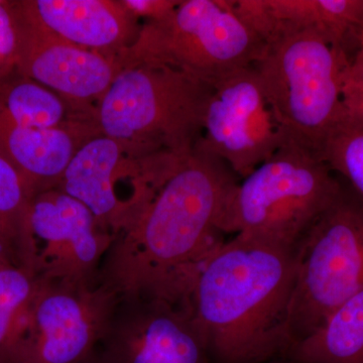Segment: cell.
Wrapping results in <instances>:
<instances>
[{
  "instance_id": "ba28073f",
  "label": "cell",
  "mask_w": 363,
  "mask_h": 363,
  "mask_svg": "<svg viewBox=\"0 0 363 363\" xmlns=\"http://www.w3.org/2000/svg\"><path fill=\"white\" fill-rule=\"evenodd\" d=\"M119 302L96 283L40 278L16 363H81L104 337Z\"/></svg>"
},
{
  "instance_id": "d4e9b609",
  "label": "cell",
  "mask_w": 363,
  "mask_h": 363,
  "mask_svg": "<svg viewBox=\"0 0 363 363\" xmlns=\"http://www.w3.org/2000/svg\"><path fill=\"white\" fill-rule=\"evenodd\" d=\"M81 363H105L104 360L102 359L101 355L98 352V350L95 351L91 357L85 359L84 362Z\"/></svg>"
},
{
  "instance_id": "5bb4252c",
  "label": "cell",
  "mask_w": 363,
  "mask_h": 363,
  "mask_svg": "<svg viewBox=\"0 0 363 363\" xmlns=\"http://www.w3.org/2000/svg\"><path fill=\"white\" fill-rule=\"evenodd\" d=\"M123 152L107 136L92 138L76 150L58 186L60 191L85 205L100 228L114 236L123 233L135 217L116 192Z\"/></svg>"
},
{
  "instance_id": "52a82bcc",
  "label": "cell",
  "mask_w": 363,
  "mask_h": 363,
  "mask_svg": "<svg viewBox=\"0 0 363 363\" xmlns=\"http://www.w3.org/2000/svg\"><path fill=\"white\" fill-rule=\"evenodd\" d=\"M264 47L227 0H187L164 18L149 21L128 49L126 66H168L214 85L252 66Z\"/></svg>"
},
{
  "instance_id": "7a4b0ae2",
  "label": "cell",
  "mask_w": 363,
  "mask_h": 363,
  "mask_svg": "<svg viewBox=\"0 0 363 363\" xmlns=\"http://www.w3.org/2000/svg\"><path fill=\"white\" fill-rule=\"evenodd\" d=\"M298 247L234 235L207 259L193 313L214 363H266L290 347L288 321Z\"/></svg>"
},
{
  "instance_id": "30bf717a",
  "label": "cell",
  "mask_w": 363,
  "mask_h": 363,
  "mask_svg": "<svg viewBox=\"0 0 363 363\" xmlns=\"http://www.w3.org/2000/svg\"><path fill=\"white\" fill-rule=\"evenodd\" d=\"M97 350L105 363H214L191 298H119Z\"/></svg>"
},
{
  "instance_id": "8fae6325",
  "label": "cell",
  "mask_w": 363,
  "mask_h": 363,
  "mask_svg": "<svg viewBox=\"0 0 363 363\" xmlns=\"http://www.w3.org/2000/svg\"><path fill=\"white\" fill-rule=\"evenodd\" d=\"M28 222L38 277L99 281L100 267L116 236L100 228L85 205L52 189L33 198Z\"/></svg>"
},
{
  "instance_id": "44dd1931",
  "label": "cell",
  "mask_w": 363,
  "mask_h": 363,
  "mask_svg": "<svg viewBox=\"0 0 363 363\" xmlns=\"http://www.w3.org/2000/svg\"><path fill=\"white\" fill-rule=\"evenodd\" d=\"M320 157L363 198V126L339 123Z\"/></svg>"
},
{
  "instance_id": "ac0fdd59",
  "label": "cell",
  "mask_w": 363,
  "mask_h": 363,
  "mask_svg": "<svg viewBox=\"0 0 363 363\" xmlns=\"http://www.w3.org/2000/svg\"><path fill=\"white\" fill-rule=\"evenodd\" d=\"M63 100L32 79L14 70L0 78V116L16 125L51 130L61 128Z\"/></svg>"
},
{
  "instance_id": "8992f818",
  "label": "cell",
  "mask_w": 363,
  "mask_h": 363,
  "mask_svg": "<svg viewBox=\"0 0 363 363\" xmlns=\"http://www.w3.org/2000/svg\"><path fill=\"white\" fill-rule=\"evenodd\" d=\"M341 181L334 201L298 245L288 321L291 345L311 335L363 290V198Z\"/></svg>"
},
{
  "instance_id": "6da1fadb",
  "label": "cell",
  "mask_w": 363,
  "mask_h": 363,
  "mask_svg": "<svg viewBox=\"0 0 363 363\" xmlns=\"http://www.w3.org/2000/svg\"><path fill=\"white\" fill-rule=\"evenodd\" d=\"M238 179L221 159L196 147L117 234L100 283L119 298H191L205 262L227 240L222 221Z\"/></svg>"
},
{
  "instance_id": "cb8c5ba5",
  "label": "cell",
  "mask_w": 363,
  "mask_h": 363,
  "mask_svg": "<svg viewBox=\"0 0 363 363\" xmlns=\"http://www.w3.org/2000/svg\"><path fill=\"white\" fill-rule=\"evenodd\" d=\"M9 262L13 264L11 253H9V248H7L6 243L0 238V267L9 264Z\"/></svg>"
},
{
  "instance_id": "ffe728a7",
  "label": "cell",
  "mask_w": 363,
  "mask_h": 363,
  "mask_svg": "<svg viewBox=\"0 0 363 363\" xmlns=\"http://www.w3.org/2000/svg\"><path fill=\"white\" fill-rule=\"evenodd\" d=\"M33 196L20 172L0 152V216L13 229L21 264H30L33 247L30 206Z\"/></svg>"
},
{
  "instance_id": "4316f807",
  "label": "cell",
  "mask_w": 363,
  "mask_h": 363,
  "mask_svg": "<svg viewBox=\"0 0 363 363\" xmlns=\"http://www.w3.org/2000/svg\"><path fill=\"white\" fill-rule=\"evenodd\" d=\"M362 47H363V38H362V45H360V48H362Z\"/></svg>"
},
{
  "instance_id": "d6986e66",
  "label": "cell",
  "mask_w": 363,
  "mask_h": 363,
  "mask_svg": "<svg viewBox=\"0 0 363 363\" xmlns=\"http://www.w3.org/2000/svg\"><path fill=\"white\" fill-rule=\"evenodd\" d=\"M39 277L18 264L0 267V363H16Z\"/></svg>"
},
{
  "instance_id": "9c48e42d",
  "label": "cell",
  "mask_w": 363,
  "mask_h": 363,
  "mask_svg": "<svg viewBox=\"0 0 363 363\" xmlns=\"http://www.w3.org/2000/svg\"><path fill=\"white\" fill-rule=\"evenodd\" d=\"M286 142L253 65L215 83L198 147L221 159L241 180Z\"/></svg>"
},
{
  "instance_id": "484cf974",
  "label": "cell",
  "mask_w": 363,
  "mask_h": 363,
  "mask_svg": "<svg viewBox=\"0 0 363 363\" xmlns=\"http://www.w3.org/2000/svg\"><path fill=\"white\" fill-rule=\"evenodd\" d=\"M271 363H298L293 362V360L286 359L285 357L278 358V359H274L271 362Z\"/></svg>"
},
{
  "instance_id": "9a60e30c",
  "label": "cell",
  "mask_w": 363,
  "mask_h": 363,
  "mask_svg": "<svg viewBox=\"0 0 363 363\" xmlns=\"http://www.w3.org/2000/svg\"><path fill=\"white\" fill-rule=\"evenodd\" d=\"M76 150L64 128H25L0 116V152L20 172L33 197L59 186Z\"/></svg>"
},
{
  "instance_id": "7c38bea8",
  "label": "cell",
  "mask_w": 363,
  "mask_h": 363,
  "mask_svg": "<svg viewBox=\"0 0 363 363\" xmlns=\"http://www.w3.org/2000/svg\"><path fill=\"white\" fill-rule=\"evenodd\" d=\"M16 71L52 92L75 100L104 96L118 69L97 51L14 21Z\"/></svg>"
},
{
  "instance_id": "e0dca14e",
  "label": "cell",
  "mask_w": 363,
  "mask_h": 363,
  "mask_svg": "<svg viewBox=\"0 0 363 363\" xmlns=\"http://www.w3.org/2000/svg\"><path fill=\"white\" fill-rule=\"evenodd\" d=\"M283 357L298 363H363V290L348 298Z\"/></svg>"
},
{
  "instance_id": "7402d4cb",
  "label": "cell",
  "mask_w": 363,
  "mask_h": 363,
  "mask_svg": "<svg viewBox=\"0 0 363 363\" xmlns=\"http://www.w3.org/2000/svg\"><path fill=\"white\" fill-rule=\"evenodd\" d=\"M341 101L339 123L363 126V47L351 60L344 73Z\"/></svg>"
},
{
  "instance_id": "277c9868",
  "label": "cell",
  "mask_w": 363,
  "mask_h": 363,
  "mask_svg": "<svg viewBox=\"0 0 363 363\" xmlns=\"http://www.w3.org/2000/svg\"><path fill=\"white\" fill-rule=\"evenodd\" d=\"M351 58L309 28H284L253 64L288 142L321 155L338 125Z\"/></svg>"
},
{
  "instance_id": "5b68a950",
  "label": "cell",
  "mask_w": 363,
  "mask_h": 363,
  "mask_svg": "<svg viewBox=\"0 0 363 363\" xmlns=\"http://www.w3.org/2000/svg\"><path fill=\"white\" fill-rule=\"evenodd\" d=\"M342 181L314 152L286 142L238 182L221 229L248 240L296 248L330 206Z\"/></svg>"
},
{
  "instance_id": "3957f363",
  "label": "cell",
  "mask_w": 363,
  "mask_h": 363,
  "mask_svg": "<svg viewBox=\"0 0 363 363\" xmlns=\"http://www.w3.org/2000/svg\"><path fill=\"white\" fill-rule=\"evenodd\" d=\"M212 88L171 67L128 65L101 97L100 128L123 150L138 152L149 161L187 159L201 138Z\"/></svg>"
},
{
  "instance_id": "4fadbf2b",
  "label": "cell",
  "mask_w": 363,
  "mask_h": 363,
  "mask_svg": "<svg viewBox=\"0 0 363 363\" xmlns=\"http://www.w3.org/2000/svg\"><path fill=\"white\" fill-rule=\"evenodd\" d=\"M9 6L16 23L92 51L121 47L133 33V11L124 2L35 0Z\"/></svg>"
},
{
  "instance_id": "603a6c76",
  "label": "cell",
  "mask_w": 363,
  "mask_h": 363,
  "mask_svg": "<svg viewBox=\"0 0 363 363\" xmlns=\"http://www.w3.org/2000/svg\"><path fill=\"white\" fill-rule=\"evenodd\" d=\"M18 38L9 2L0 1V78L16 70Z\"/></svg>"
},
{
  "instance_id": "2e32d148",
  "label": "cell",
  "mask_w": 363,
  "mask_h": 363,
  "mask_svg": "<svg viewBox=\"0 0 363 363\" xmlns=\"http://www.w3.org/2000/svg\"><path fill=\"white\" fill-rule=\"evenodd\" d=\"M276 26L309 28L352 60L363 38V0H267Z\"/></svg>"
}]
</instances>
